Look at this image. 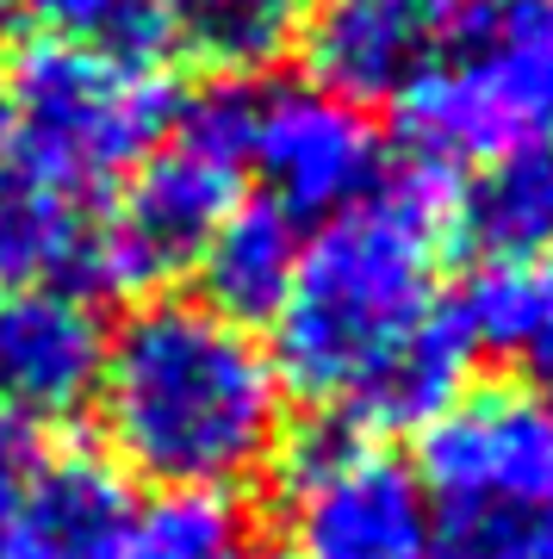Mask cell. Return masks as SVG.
<instances>
[{
  "mask_svg": "<svg viewBox=\"0 0 553 559\" xmlns=\"http://www.w3.org/2000/svg\"><path fill=\"white\" fill-rule=\"evenodd\" d=\"M87 411L99 454L156 491H243L286 436V385L261 330L187 293H143L106 323Z\"/></svg>",
  "mask_w": 553,
  "mask_h": 559,
  "instance_id": "1",
  "label": "cell"
},
{
  "mask_svg": "<svg viewBox=\"0 0 553 559\" xmlns=\"http://www.w3.org/2000/svg\"><path fill=\"white\" fill-rule=\"evenodd\" d=\"M455 187L460 175L404 162L379 175L367 200L311 224L293 286L268 323V355L286 399L342 411L379 360L442 311Z\"/></svg>",
  "mask_w": 553,
  "mask_h": 559,
  "instance_id": "2",
  "label": "cell"
},
{
  "mask_svg": "<svg viewBox=\"0 0 553 559\" xmlns=\"http://www.w3.org/2000/svg\"><path fill=\"white\" fill-rule=\"evenodd\" d=\"M249 87L212 81L175 106L168 131L131 175L94 205L87 237V299H143L193 267L249 175Z\"/></svg>",
  "mask_w": 553,
  "mask_h": 559,
  "instance_id": "3",
  "label": "cell"
},
{
  "mask_svg": "<svg viewBox=\"0 0 553 559\" xmlns=\"http://www.w3.org/2000/svg\"><path fill=\"white\" fill-rule=\"evenodd\" d=\"M175 106V87L156 62L38 38L0 81L7 162L62 200L99 205L156 150Z\"/></svg>",
  "mask_w": 553,
  "mask_h": 559,
  "instance_id": "4",
  "label": "cell"
},
{
  "mask_svg": "<svg viewBox=\"0 0 553 559\" xmlns=\"http://www.w3.org/2000/svg\"><path fill=\"white\" fill-rule=\"evenodd\" d=\"M411 162L442 175L553 131V0H467L455 44L398 100Z\"/></svg>",
  "mask_w": 553,
  "mask_h": 559,
  "instance_id": "5",
  "label": "cell"
},
{
  "mask_svg": "<svg viewBox=\"0 0 553 559\" xmlns=\"http://www.w3.org/2000/svg\"><path fill=\"white\" fill-rule=\"evenodd\" d=\"M274 559H430V491L392 436L317 411L274 448Z\"/></svg>",
  "mask_w": 553,
  "mask_h": 559,
  "instance_id": "6",
  "label": "cell"
},
{
  "mask_svg": "<svg viewBox=\"0 0 553 559\" xmlns=\"http://www.w3.org/2000/svg\"><path fill=\"white\" fill-rule=\"evenodd\" d=\"M249 175L293 224H323L374 193L386 150L367 106L317 81H280L249 100Z\"/></svg>",
  "mask_w": 553,
  "mask_h": 559,
  "instance_id": "7",
  "label": "cell"
},
{
  "mask_svg": "<svg viewBox=\"0 0 553 559\" xmlns=\"http://www.w3.org/2000/svg\"><path fill=\"white\" fill-rule=\"evenodd\" d=\"M411 466L430 503H553V399L534 380H467L416 429Z\"/></svg>",
  "mask_w": 553,
  "mask_h": 559,
  "instance_id": "8",
  "label": "cell"
},
{
  "mask_svg": "<svg viewBox=\"0 0 553 559\" xmlns=\"http://www.w3.org/2000/svg\"><path fill=\"white\" fill-rule=\"evenodd\" d=\"M106 318L87 293L32 280L0 286V423L20 436H50L94 404Z\"/></svg>",
  "mask_w": 553,
  "mask_h": 559,
  "instance_id": "9",
  "label": "cell"
},
{
  "mask_svg": "<svg viewBox=\"0 0 553 559\" xmlns=\"http://www.w3.org/2000/svg\"><path fill=\"white\" fill-rule=\"evenodd\" d=\"M467 0H311L298 50L317 87L355 106H398L455 44Z\"/></svg>",
  "mask_w": 553,
  "mask_h": 559,
  "instance_id": "10",
  "label": "cell"
},
{
  "mask_svg": "<svg viewBox=\"0 0 553 559\" xmlns=\"http://www.w3.org/2000/svg\"><path fill=\"white\" fill-rule=\"evenodd\" d=\"M138 522V485L99 448L57 441L25 460L0 516V559H125Z\"/></svg>",
  "mask_w": 553,
  "mask_h": 559,
  "instance_id": "11",
  "label": "cell"
},
{
  "mask_svg": "<svg viewBox=\"0 0 553 559\" xmlns=\"http://www.w3.org/2000/svg\"><path fill=\"white\" fill-rule=\"evenodd\" d=\"M298 249H305V224H293L268 200H237L224 212V224L205 237V249L193 255L199 299L224 311L231 323L268 330L286 286H293Z\"/></svg>",
  "mask_w": 553,
  "mask_h": 559,
  "instance_id": "12",
  "label": "cell"
},
{
  "mask_svg": "<svg viewBox=\"0 0 553 559\" xmlns=\"http://www.w3.org/2000/svg\"><path fill=\"white\" fill-rule=\"evenodd\" d=\"M455 242L473 249V261L553 255V143L548 138L479 162L473 180L455 187Z\"/></svg>",
  "mask_w": 553,
  "mask_h": 559,
  "instance_id": "13",
  "label": "cell"
},
{
  "mask_svg": "<svg viewBox=\"0 0 553 559\" xmlns=\"http://www.w3.org/2000/svg\"><path fill=\"white\" fill-rule=\"evenodd\" d=\"M311 0H168V50H187L212 81L268 75L298 50Z\"/></svg>",
  "mask_w": 553,
  "mask_h": 559,
  "instance_id": "14",
  "label": "cell"
},
{
  "mask_svg": "<svg viewBox=\"0 0 553 559\" xmlns=\"http://www.w3.org/2000/svg\"><path fill=\"white\" fill-rule=\"evenodd\" d=\"M442 305H448V318H455V330L467 336L473 355L529 360V348L553 323V255H529V261L479 255Z\"/></svg>",
  "mask_w": 553,
  "mask_h": 559,
  "instance_id": "15",
  "label": "cell"
},
{
  "mask_svg": "<svg viewBox=\"0 0 553 559\" xmlns=\"http://www.w3.org/2000/svg\"><path fill=\"white\" fill-rule=\"evenodd\" d=\"M125 559H274V540L237 491H156L138 498Z\"/></svg>",
  "mask_w": 553,
  "mask_h": 559,
  "instance_id": "16",
  "label": "cell"
},
{
  "mask_svg": "<svg viewBox=\"0 0 553 559\" xmlns=\"http://www.w3.org/2000/svg\"><path fill=\"white\" fill-rule=\"evenodd\" d=\"M430 559H553V503L435 498Z\"/></svg>",
  "mask_w": 553,
  "mask_h": 559,
  "instance_id": "17",
  "label": "cell"
},
{
  "mask_svg": "<svg viewBox=\"0 0 553 559\" xmlns=\"http://www.w3.org/2000/svg\"><path fill=\"white\" fill-rule=\"evenodd\" d=\"M44 38L87 44L125 62H162L168 50V0H7Z\"/></svg>",
  "mask_w": 553,
  "mask_h": 559,
  "instance_id": "18",
  "label": "cell"
},
{
  "mask_svg": "<svg viewBox=\"0 0 553 559\" xmlns=\"http://www.w3.org/2000/svg\"><path fill=\"white\" fill-rule=\"evenodd\" d=\"M529 373H534V385H541V392L553 399V323L541 330V342L529 348Z\"/></svg>",
  "mask_w": 553,
  "mask_h": 559,
  "instance_id": "19",
  "label": "cell"
},
{
  "mask_svg": "<svg viewBox=\"0 0 553 559\" xmlns=\"http://www.w3.org/2000/svg\"><path fill=\"white\" fill-rule=\"evenodd\" d=\"M0 162H7V156H0Z\"/></svg>",
  "mask_w": 553,
  "mask_h": 559,
  "instance_id": "20",
  "label": "cell"
}]
</instances>
